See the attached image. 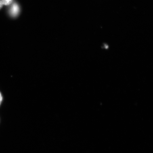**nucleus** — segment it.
<instances>
[{
  "label": "nucleus",
  "mask_w": 153,
  "mask_h": 153,
  "mask_svg": "<svg viewBox=\"0 0 153 153\" xmlns=\"http://www.w3.org/2000/svg\"><path fill=\"white\" fill-rule=\"evenodd\" d=\"M2 100H3L2 96L1 93H0V105H1V104L2 101Z\"/></svg>",
  "instance_id": "7ed1b4c3"
},
{
  "label": "nucleus",
  "mask_w": 153,
  "mask_h": 153,
  "mask_svg": "<svg viewBox=\"0 0 153 153\" xmlns=\"http://www.w3.org/2000/svg\"><path fill=\"white\" fill-rule=\"evenodd\" d=\"M1 1L3 4L7 5L10 4L12 3L13 0H1Z\"/></svg>",
  "instance_id": "f03ea898"
},
{
  "label": "nucleus",
  "mask_w": 153,
  "mask_h": 153,
  "mask_svg": "<svg viewBox=\"0 0 153 153\" xmlns=\"http://www.w3.org/2000/svg\"><path fill=\"white\" fill-rule=\"evenodd\" d=\"M20 9L18 4L16 3L13 4L11 7L10 10V14L13 17H15L19 14Z\"/></svg>",
  "instance_id": "f257e3e1"
},
{
  "label": "nucleus",
  "mask_w": 153,
  "mask_h": 153,
  "mask_svg": "<svg viewBox=\"0 0 153 153\" xmlns=\"http://www.w3.org/2000/svg\"><path fill=\"white\" fill-rule=\"evenodd\" d=\"M3 4L2 2L1 1V0H0V9H1L2 8V7H3Z\"/></svg>",
  "instance_id": "20e7f679"
}]
</instances>
